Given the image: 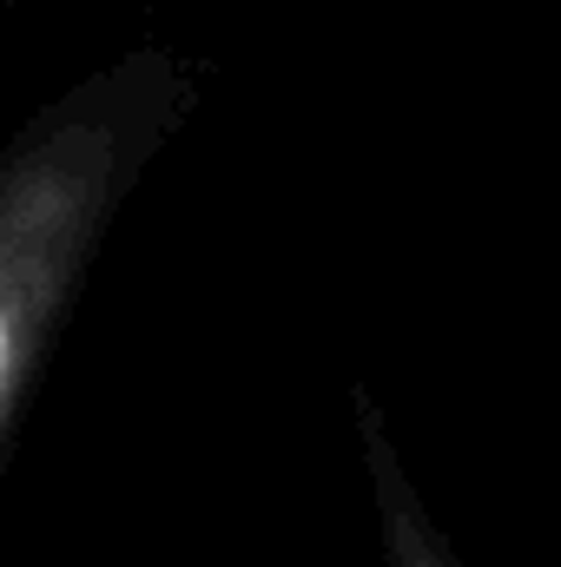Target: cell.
Here are the masks:
<instances>
[{
	"label": "cell",
	"mask_w": 561,
	"mask_h": 567,
	"mask_svg": "<svg viewBox=\"0 0 561 567\" xmlns=\"http://www.w3.org/2000/svg\"><path fill=\"white\" fill-rule=\"evenodd\" d=\"M404 567H436V555L422 548L417 535H404Z\"/></svg>",
	"instance_id": "cell-2"
},
{
	"label": "cell",
	"mask_w": 561,
	"mask_h": 567,
	"mask_svg": "<svg viewBox=\"0 0 561 567\" xmlns=\"http://www.w3.org/2000/svg\"><path fill=\"white\" fill-rule=\"evenodd\" d=\"M80 212H86V178L67 172L60 158H47V172H27L0 198V410L13 396L27 337L53 297V278L80 238Z\"/></svg>",
	"instance_id": "cell-1"
}]
</instances>
